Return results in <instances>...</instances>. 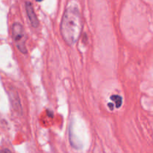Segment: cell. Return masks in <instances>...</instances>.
Wrapping results in <instances>:
<instances>
[{"label":"cell","mask_w":153,"mask_h":153,"mask_svg":"<svg viewBox=\"0 0 153 153\" xmlns=\"http://www.w3.org/2000/svg\"><path fill=\"white\" fill-rule=\"evenodd\" d=\"M108 106H109V107H110L111 109H113V108H112V107H113V105H112V104H108Z\"/></svg>","instance_id":"6"},{"label":"cell","mask_w":153,"mask_h":153,"mask_svg":"<svg viewBox=\"0 0 153 153\" xmlns=\"http://www.w3.org/2000/svg\"><path fill=\"white\" fill-rule=\"evenodd\" d=\"M25 9H26L27 16H28V19H29L30 22H31V25L34 28H37L39 25V20L37 17L35 12H34L33 6L31 2L29 1H26L25 2Z\"/></svg>","instance_id":"3"},{"label":"cell","mask_w":153,"mask_h":153,"mask_svg":"<svg viewBox=\"0 0 153 153\" xmlns=\"http://www.w3.org/2000/svg\"><path fill=\"white\" fill-rule=\"evenodd\" d=\"M111 100L114 102L115 105H116L117 108H119L121 107L123 104V98L119 95H113L111 97Z\"/></svg>","instance_id":"4"},{"label":"cell","mask_w":153,"mask_h":153,"mask_svg":"<svg viewBox=\"0 0 153 153\" xmlns=\"http://www.w3.org/2000/svg\"><path fill=\"white\" fill-rule=\"evenodd\" d=\"M12 37L19 52L22 54H26L27 49L25 42L27 40V36L23 26L19 22H16L12 26Z\"/></svg>","instance_id":"2"},{"label":"cell","mask_w":153,"mask_h":153,"mask_svg":"<svg viewBox=\"0 0 153 153\" xmlns=\"http://www.w3.org/2000/svg\"><path fill=\"white\" fill-rule=\"evenodd\" d=\"M0 153H12L9 149H3L0 150Z\"/></svg>","instance_id":"5"},{"label":"cell","mask_w":153,"mask_h":153,"mask_svg":"<svg viewBox=\"0 0 153 153\" xmlns=\"http://www.w3.org/2000/svg\"><path fill=\"white\" fill-rule=\"evenodd\" d=\"M80 12L76 7H69L65 10L61 22V31L66 43L73 45L77 42L82 31Z\"/></svg>","instance_id":"1"}]
</instances>
